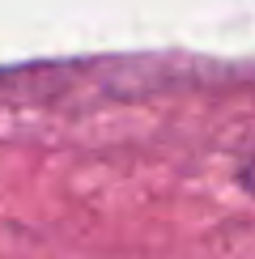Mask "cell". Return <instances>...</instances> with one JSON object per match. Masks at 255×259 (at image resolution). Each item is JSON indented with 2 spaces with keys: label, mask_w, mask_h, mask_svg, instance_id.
<instances>
[{
  "label": "cell",
  "mask_w": 255,
  "mask_h": 259,
  "mask_svg": "<svg viewBox=\"0 0 255 259\" xmlns=\"http://www.w3.org/2000/svg\"><path fill=\"white\" fill-rule=\"evenodd\" d=\"M242 183H247V191L255 196V153H251V161L242 166Z\"/></svg>",
  "instance_id": "obj_1"
}]
</instances>
